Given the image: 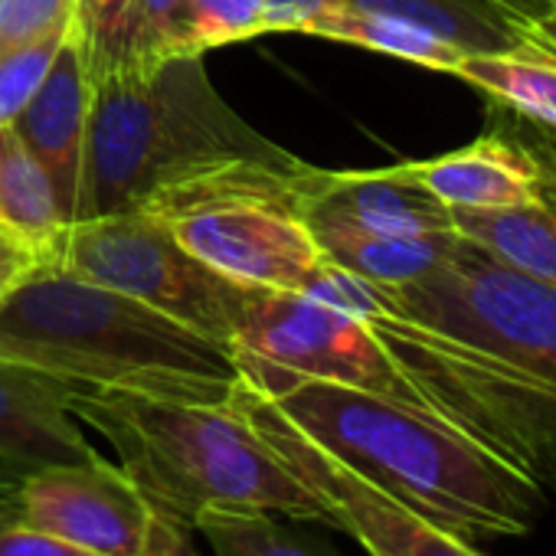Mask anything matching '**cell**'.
Returning <instances> with one entry per match:
<instances>
[{
  "label": "cell",
  "mask_w": 556,
  "mask_h": 556,
  "mask_svg": "<svg viewBox=\"0 0 556 556\" xmlns=\"http://www.w3.org/2000/svg\"><path fill=\"white\" fill-rule=\"evenodd\" d=\"M236 367L312 442L475 546L530 533L546 507L543 488L432 413L249 357H236Z\"/></svg>",
  "instance_id": "obj_1"
},
{
  "label": "cell",
  "mask_w": 556,
  "mask_h": 556,
  "mask_svg": "<svg viewBox=\"0 0 556 556\" xmlns=\"http://www.w3.org/2000/svg\"><path fill=\"white\" fill-rule=\"evenodd\" d=\"M0 357L79 390L206 406L229 403L239 383L229 348L70 268L27 275L0 295Z\"/></svg>",
  "instance_id": "obj_2"
},
{
  "label": "cell",
  "mask_w": 556,
  "mask_h": 556,
  "mask_svg": "<svg viewBox=\"0 0 556 556\" xmlns=\"http://www.w3.org/2000/svg\"><path fill=\"white\" fill-rule=\"evenodd\" d=\"M73 416L99 432L154 514L193 533L206 514H278L331 527L321 501L245 426L232 403L76 390Z\"/></svg>",
  "instance_id": "obj_3"
},
{
  "label": "cell",
  "mask_w": 556,
  "mask_h": 556,
  "mask_svg": "<svg viewBox=\"0 0 556 556\" xmlns=\"http://www.w3.org/2000/svg\"><path fill=\"white\" fill-rule=\"evenodd\" d=\"M275 151L219 99L203 56L105 73L92 92L79 219L141 210L157 193Z\"/></svg>",
  "instance_id": "obj_4"
},
{
  "label": "cell",
  "mask_w": 556,
  "mask_h": 556,
  "mask_svg": "<svg viewBox=\"0 0 556 556\" xmlns=\"http://www.w3.org/2000/svg\"><path fill=\"white\" fill-rule=\"evenodd\" d=\"M426 409L556 494V383L403 315L367 318Z\"/></svg>",
  "instance_id": "obj_5"
},
{
  "label": "cell",
  "mask_w": 556,
  "mask_h": 556,
  "mask_svg": "<svg viewBox=\"0 0 556 556\" xmlns=\"http://www.w3.org/2000/svg\"><path fill=\"white\" fill-rule=\"evenodd\" d=\"M63 268L125 292L232 351L255 286L210 268L174 229L144 210L79 219L66 232Z\"/></svg>",
  "instance_id": "obj_6"
},
{
  "label": "cell",
  "mask_w": 556,
  "mask_h": 556,
  "mask_svg": "<svg viewBox=\"0 0 556 556\" xmlns=\"http://www.w3.org/2000/svg\"><path fill=\"white\" fill-rule=\"evenodd\" d=\"M387 289V312L458 338L556 383V289L462 236L422 278Z\"/></svg>",
  "instance_id": "obj_7"
},
{
  "label": "cell",
  "mask_w": 556,
  "mask_h": 556,
  "mask_svg": "<svg viewBox=\"0 0 556 556\" xmlns=\"http://www.w3.org/2000/svg\"><path fill=\"white\" fill-rule=\"evenodd\" d=\"M229 403L271 448V455L321 501L331 527L351 533L367 549V556H484L475 543L409 510L383 488L370 484L341 458L325 452L242 377Z\"/></svg>",
  "instance_id": "obj_8"
},
{
  "label": "cell",
  "mask_w": 556,
  "mask_h": 556,
  "mask_svg": "<svg viewBox=\"0 0 556 556\" xmlns=\"http://www.w3.org/2000/svg\"><path fill=\"white\" fill-rule=\"evenodd\" d=\"M232 357H249L295 377L357 387L429 413L367 321L302 292L258 289L236 331Z\"/></svg>",
  "instance_id": "obj_9"
},
{
  "label": "cell",
  "mask_w": 556,
  "mask_h": 556,
  "mask_svg": "<svg viewBox=\"0 0 556 556\" xmlns=\"http://www.w3.org/2000/svg\"><path fill=\"white\" fill-rule=\"evenodd\" d=\"M17 520L96 556H144L161 514L109 458L50 465L17 488Z\"/></svg>",
  "instance_id": "obj_10"
},
{
  "label": "cell",
  "mask_w": 556,
  "mask_h": 556,
  "mask_svg": "<svg viewBox=\"0 0 556 556\" xmlns=\"http://www.w3.org/2000/svg\"><path fill=\"white\" fill-rule=\"evenodd\" d=\"M164 223L200 262L255 289L305 292L325 262L321 245L299 216L258 203L200 206Z\"/></svg>",
  "instance_id": "obj_11"
},
{
  "label": "cell",
  "mask_w": 556,
  "mask_h": 556,
  "mask_svg": "<svg viewBox=\"0 0 556 556\" xmlns=\"http://www.w3.org/2000/svg\"><path fill=\"white\" fill-rule=\"evenodd\" d=\"M92 92L96 83L86 63L79 24L73 21L47 79L40 83L30 105L14 122L24 144L43 164L66 223L79 219Z\"/></svg>",
  "instance_id": "obj_12"
},
{
  "label": "cell",
  "mask_w": 556,
  "mask_h": 556,
  "mask_svg": "<svg viewBox=\"0 0 556 556\" xmlns=\"http://www.w3.org/2000/svg\"><path fill=\"white\" fill-rule=\"evenodd\" d=\"M76 390L60 377L0 357V462L27 478L50 465L105 458L70 409Z\"/></svg>",
  "instance_id": "obj_13"
},
{
  "label": "cell",
  "mask_w": 556,
  "mask_h": 556,
  "mask_svg": "<svg viewBox=\"0 0 556 556\" xmlns=\"http://www.w3.org/2000/svg\"><path fill=\"white\" fill-rule=\"evenodd\" d=\"M302 223H341L383 236L452 232V210L435 200L406 164L387 170H318Z\"/></svg>",
  "instance_id": "obj_14"
},
{
  "label": "cell",
  "mask_w": 556,
  "mask_h": 556,
  "mask_svg": "<svg viewBox=\"0 0 556 556\" xmlns=\"http://www.w3.org/2000/svg\"><path fill=\"white\" fill-rule=\"evenodd\" d=\"M70 226L43 164L14 125L0 128V275L8 286L63 268Z\"/></svg>",
  "instance_id": "obj_15"
},
{
  "label": "cell",
  "mask_w": 556,
  "mask_h": 556,
  "mask_svg": "<svg viewBox=\"0 0 556 556\" xmlns=\"http://www.w3.org/2000/svg\"><path fill=\"white\" fill-rule=\"evenodd\" d=\"M406 170L448 210H501L540 200L527 154L497 131L432 161H406Z\"/></svg>",
  "instance_id": "obj_16"
},
{
  "label": "cell",
  "mask_w": 556,
  "mask_h": 556,
  "mask_svg": "<svg viewBox=\"0 0 556 556\" xmlns=\"http://www.w3.org/2000/svg\"><path fill=\"white\" fill-rule=\"evenodd\" d=\"M325 258L334 265L364 275L377 286H403L413 278L439 268L458 245L462 232H422V236H383L341 223H312L308 226Z\"/></svg>",
  "instance_id": "obj_17"
},
{
  "label": "cell",
  "mask_w": 556,
  "mask_h": 556,
  "mask_svg": "<svg viewBox=\"0 0 556 556\" xmlns=\"http://www.w3.org/2000/svg\"><path fill=\"white\" fill-rule=\"evenodd\" d=\"M354 11L416 24L465 53H507L530 43L523 24L491 0H348Z\"/></svg>",
  "instance_id": "obj_18"
},
{
  "label": "cell",
  "mask_w": 556,
  "mask_h": 556,
  "mask_svg": "<svg viewBox=\"0 0 556 556\" xmlns=\"http://www.w3.org/2000/svg\"><path fill=\"white\" fill-rule=\"evenodd\" d=\"M455 229L527 278L556 289V206L546 200L501 210H452Z\"/></svg>",
  "instance_id": "obj_19"
},
{
  "label": "cell",
  "mask_w": 556,
  "mask_h": 556,
  "mask_svg": "<svg viewBox=\"0 0 556 556\" xmlns=\"http://www.w3.org/2000/svg\"><path fill=\"white\" fill-rule=\"evenodd\" d=\"M491 102L556 128V56L533 40L507 53H468L452 73Z\"/></svg>",
  "instance_id": "obj_20"
},
{
  "label": "cell",
  "mask_w": 556,
  "mask_h": 556,
  "mask_svg": "<svg viewBox=\"0 0 556 556\" xmlns=\"http://www.w3.org/2000/svg\"><path fill=\"white\" fill-rule=\"evenodd\" d=\"M321 37L338 40V43H354V47H364V50H374L383 56H396V60H406V63H416V66L435 70V73H448V76L468 56L465 50L439 40L435 34H429L416 24H406L396 17H380V14H364L354 8H344L334 21H328Z\"/></svg>",
  "instance_id": "obj_21"
},
{
  "label": "cell",
  "mask_w": 556,
  "mask_h": 556,
  "mask_svg": "<svg viewBox=\"0 0 556 556\" xmlns=\"http://www.w3.org/2000/svg\"><path fill=\"white\" fill-rule=\"evenodd\" d=\"M295 523L278 514H206L193 533L206 540L213 556H341Z\"/></svg>",
  "instance_id": "obj_22"
},
{
  "label": "cell",
  "mask_w": 556,
  "mask_h": 556,
  "mask_svg": "<svg viewBox=\"0 0 556 556\" xmlns=\"http://www.w3.org/2000/svg\"><path fill=\"white\" fill-rule=\"evenodd\" d=\"M184 56H203L193 43L187 0H135L131 56L122 70L151 73Z\"/></svg>",
  "instance_id": "obj_23"
},
{
  "label": "cell",
  "mask_w": 556,
  "mask_h": 556,
  "mask_svg": "<svg viewBox=\"0 0 556 556\" xmlns=\"http://www.w3.org/2000/svg\"><path fill=\"white\" fill-rule=\"evenodd\" d=\"M76 24L92 83L128 63L135 37V0H76Z\"/></svg>",
  "instance_id": "obj_24"
},
{
  "label": "cell",
  "mask_w": 556,
  "mask_h": 556,
  "mask_svg": "<svg viewBox=\"0 0 556 556\" xmlns=\"http://www.w3.org/2000/svg\"><path fill=\"white\" fill-rule=\"evenodd\" d=\"M66 34L37 40V43L21 47V50H14V53H8L4 60H0V128L14 125L17 115L30 105V99L37 96L40 83L47 79V73L53 66V60H56Z\"/></svg>",
  "instance_id": "obj_25"
},
{
  "label": "cell",
  "mask_w": 556,
  "mask_h": 556,
  "mask_svg": "<svg viewBox=\"0 0 556 556\" xmlns=\"http://www.w3.org/2000/svg\"><path fill=\"white\" fill-rule=\"evenodd\" d=\"M187 14L200 53L265 34L262 0H187Z\"/></svg>",
  "instance_id": "obj_26"
},
{
  "label": "cell",
  "mask_w": 556,
  "mask_h": 556,
  "mask_svg": "<svg viewBox=\"0 0 556 556\" xmlns=\"http://www.w3.org/2000/svg\"><path fill=\"white\" fill-rule=\"evenodd\" d=\"M76 0H0V60L37 40L66 34Z\"/></svg>",
  "instance_id": "obj_27"
},
{
  "label": "cell",
  "mask_w": 556,
  "mask_h": 556,
  "mask_svg": "<svg viewBox=\"0 0 556 556\" xmlns=\"http://www.w3.org/2000/svg\"><path fill=\"white\" fill-rule=\"evenodd\" d=\"M491 131L504 135L507 141H514L527 154V161H530V167L536 174L540 200L556 206V128L540 125L533 118H523V115H517V112L494 102Z\"/></svg>",
  "instance_id": "obj_28"
},
{
  "label": "cell",
  "mask_w": 556,
  "mask_h": 556,
  "mask_svg": "<svg viewBox=\"0 0 556 556\" xmlns=\"http://www.w3.org/2000/svg\"><path fill=\"white\" fill-rule=\"evenodd\" d=\"M348 0H262L265 34H308L321 37L328 21H334Z\"/></svg>",
  "instance_id": "obj_29"
},
{
  "label": "cell",
  "mask_w": 556,
  "mask_h": 556,
  "mask_svg": "<svg viewBox=\"0 0 556 556\" xmlns=\"http://www.w3.org/2000/svg\"><path fill=\"white\" fill-rule=\"evenodd\" d=\"M0 556H96L76 543H66L47 530H37L30 523L0 520Z\"/></svg>",
  "instance_id": "obj_30"
},
{
  "label": "cell",
  "mask_w": 556,
  "mask_h": 556,
  "mask_svg": "<svg viewBox=\"0 0 556 556\" xmlns=\"http://www.w3.org/2000/svg\"><path fill=\"white\" fill-rule=\"evenodd\" d=\"M144 556H203L200 546L193 543V533L170 523V520H157V530H154V540L148 546Z\"/></svg>",
  "instance_id": "obj_31"
},
{
  "label": "cell",
  "mask_w": 556,
  "mask_h": 556,
  "mask_svg": "<svg viewBox=\"0 0 556 556\" xmlns=\"http://www.w3.org/2000/svg\"><path fill=\"white\" fill-rule=\"evenodd\" d=\"M527 37L536 43V47H543L546 53H553L556 56V8H549L543 17H536L533 24H527Z\"/></svg>",
  "instance_id": "obj_32"
},
{
  "label": "cell",
  "mask_w": 556,
  "mask_h": 556,
  "mask_svg": "<svg viewBox=\"0 0 556 556\" xmlns=\"http://www.w3.org/2000/svg\"><path fill=\"white\" fill-rule=\"evenodd\" d=\"M17 488H21V481L0 478V520L17 517Z\"/></svg>",
  "instance_id": "obj_33"
},
{
  "label": "cell",
  "mask_w": 556,
  "mask_h": 556,
  "mask_svg": "<svg viewBox=\"0 0 556 556\" xmlns=\"http://www.w3.org/2000/svg\"><path fill=\"white\" fill-rule=\"evenodd\" d=\"M549 8H556V0H527V14H530L527 24H533L536 17H543ZM523 30H527V27H523Z\"/></svg>",
  "instance_id": "obj_34"
},
{
  "label": "cell",
  "mask_w": 556,
  "mask_h": 556,
  "mask_svg": "<svg viewBox=\"0 0 556 556\" xmlns=\"http://www.w3.org/2000/svg\"><path fill=\"white\" fill-rule=\"evenodd\" d=\"M8 289H11V286H8V278H4V275H0V295H4Z\"/></svg>",
  "instance_id": "obj_35"
}]
</instances>
